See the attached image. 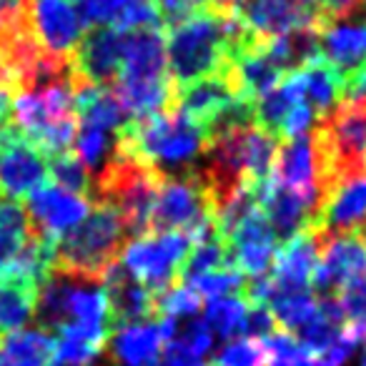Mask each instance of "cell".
I'll use <instances>...</instances> for the list:
<instances>
[{
  "mask_svg": "<svg viewBox=\"0 0 366 366\" xmlns=\"http://www.w3.org/2000/svg\"><path fill=\"white\" fill-rule=\"evenodd\" d=\"M226 244L231 251V264L239 269L246 279H256V276H266L274 266L276 251H279V241H276L271 224L261 206H256L229 236Z\"/></svg>",
  "mask_w": 366,
  "mask_h": 366,
  "instance_id": "cell-14",
  "label": "cell"
},
{
  "mask_svg": "<svg viewBox=\"0 0 366 366\" xmlns=\"http://www.w3.org/2000/svg\"><path fill=\"white\" fill-rule=\"evenodd\" d=\"M256 199H259L261 211L269 219L271 231H274L279 246H284L286 241H291L301 231L309 229L311 216H314L311 214V206L299 194L279 186L274 181V176H271V181H266L264 186L256 189Z\"/></svg>",
  "mask_w": 366,
  "mask_h": 366,
  "instance_id": "cell-20",
  "label": "cell"
},
{
  "mask_svg": "<svg viewBox=\"0 0 366 366\" xmlns=\"http://www.w3.org/2000/svg\"><path fill=\"white\" fill-rule=\"evenodd\" d=\"M316 294L311 289L301 291H276L271 284V296L266 301V309L271 311L279 329L284 331H299L316 311Z\"/></svg>",
  "mask_w": 366,
  "mask_h": 366,
  "instance_id": "cell-27",
  "label": "cell"
},
{
  "mask_svg": "<svg viewBox=\"0 0 366 366\" xmlns=\"http://www.w3.org/2000/svg\"><path fill=\"white\" fill-rule=\"evenodd\" d=\"M366 274V246L359 236H336L321 244L319 264L311 276L316 296H336L349 281Z\"/></svg>",
  "mask_w": 366,
  "mask_h": 366,
  "instance_id": "cell-15",
  "label": "cell"
},
{
  "mask_svg": "<svg viewBox=\"0 0 366 366\" xmlns=\"http://www.w3.org/2000/svg\"><path fill=\"white\" fill-rule=\"evenodd\" d=\"M276 329H279V324L274 321V316H271V311L266 306H249L244 329V334H249V339H266Z\"/></svg>",
  "mask_w": 366,
  "mask_h": 366,
  "instance_id": "cell-39",
  "label": "cell"
},
{
  "mask_svg": "<svg viewBox=\"0 0 366 366\" xmlns=\"http://www.w3.org/2000/svg\"><path fill=\"white\" fill-rule=\"evenodd\" d=\"M48 178V158L18 128L0 133V199H28Z\"/></svg>",
  "mask_w": 366,
  "mask_h": 366,
  "instance_id": "cell-12",
  "label": "cell"
},
{
  "mask_svg": "<svg viewBox=\"0 0 366 366\" xmlns=\"http://www.w3.org/2000/svg\"><path fill=\"white\" fill-rule=\"evenodd\" d=\"M83 26H113L128 0H76Z\"/></svg>",
  "mask_w": 366,
  "mask_h": 366,
  "instance_id": "cell-36",
  "label": "cell"
},
{
  "mask_svg": "<svg viewBox=\"0 0 366 366\" xmlns=\"http://www.w3.org/2000/svg\"><path fill=\"white\" fill-rule=\"evenodd\" d=\"M359 366H366V349H364V354H361V359H359Z\"/></svg>",
  "mask_w": 366,
  "mask_h": 366,
  "instance_id": "cell-43",
  "label": "cell"
},
{
  "mask_svg": "<svg viewBox=\"0 0 366 366\" xmlns=\"http://www.w3.org/2000/svg\"><path fill=\"white\" fill-rule=\"evenodd\" d=\"M176 334V321L158 319L146 324L123 326L106 346L113 366H158L163 344Z\"/></svg>",
  "mask_w": 366,
  "mask_h": 366,
  "instance_id": "cell-17",
  "label": "cell"
},
{
  "mask_svg": "<svg viewBox=\"0 0 366 366\" xmlns=\"http://www.w3.org/2000/svg\"><path fill=\"white\" fill-rule=\"evenodd\" d=\"M219 0H156L158 13L163 18V26H176V23L186 21L194 13H201L206 8H214Z\"/></svg>",
  "mask_w": 366,
  "mask_h": 366,
  "instance_id": "cell-38",
  "label": "cell"
},
{
  "mask_svg": "<svg viewBox=\"0 0 366 366\" xmlns=\"http://www.w3.org/2000/svg\"><path fill=\"white\" fill-rule=\"evenodd\" d=\"M361 241H364V246H366V236H361Z\"/></svg>",
  "mask_w": 366,
  "mask_h": 366,
  "instance_id": "cell-44",
  "label": "cell"
},
{
  "mask_svg": "<svg viewBox=\"0 0 366 366\" xmlns=\"http://www.w3.org/2000/svg\"><path fill=\"white\" fill-rule=\"evenodd\" d=\"M296 81L301 88V98L304 103L316 113V118H324L334 111L344 98V78L324 61V58H314V61L304 63L296 68Z\"/></svg>",
  "mask_w": 366,
  "mask_h": 366,
  "instance_id": "cell-23",
  "label": "cell"
},
{
  "mask_svg": "<svg viewBox=\"0 0 366 366\" xmlns=\"http://www.w3.org/2000/svg\"><path fill=\"white\" fill-rule=\"evenodd\" d=\"M23 211H26L28 226L33 234L58 241L63 234H68L73 226H78L86 219L91 211V201L58 189L56 183H51V186L43 183L41 189H36L28 196Z\"/></svg>",
  "mask_w": 366,
  "mask_h": 366,
  "instance_id": "cell-13",
  "label": "cell"
},
{
  "mask_svg": "<svg viewBox=\"0 0 366 366\" xmlns=\"http://www.w3.org/2000/svg\"><path fill=\"white\" fill-rule=\"evenodd\" d=\"M128 241L131 234L121 214L108 204H93L86 219L56 241L53 269L103 281L108 269L118 264Z\"/></svg>",
  "mask_w": 366,
  "mask_h": 366,
  "instance_id": "cell-4",
  "label": "cell"
},
{
  "mask_svg": "<svg viewBox=\"0 0 366 366\" xmlns=\"http://www.w3.org/2000/svg\"><path fill=\"white\" fill-rule=\"evenodd\" d=\"M224 6L246 31L261 38L326 28L319 0H224Z\"/></svg>",
  "mask_w": 366,
  "mask_h": 366,
  "instance_id": "cell-8",
  "label": "cell"
},
{
  "mask_svg": "<svg viewBox=\"0 0 366 366\" xmlns=\"http://www.w3.org/2000/svg\"><path fill=\"white\" fill-rule=\"evenodd\" d=\"M26 23L38 48L56 58H71L86 28L71 0H26Z\"/></svg>",
  "mask_w": 366,
  "mask_h": 366,
  "instance_id": "cell-11",
  "label": "cell"
},
{
  "mask_svg": "<svg viewBox=\"0 0 366 366\" xmlns=\"http://www.w3.org/2000/svg\"><path fill=\"white\" fill-rule=\"evenodd\" d=\"M336 299H339L341 311H344V316H346V326L361 331L366 339V274L349 281V284L339 291Z\"/></svg>",
  "mask_w": 366,
  "mask_h": 366,
  "instance_id": "cell-35",
  "label": "cell"
},
{
  "mask_svg": "<svg viewBox=\"0 0 366 366\" xmlns=\"http://www.w3.org/2000/svg\"><path fill=\"white\" fill-rule=\"evenodd\" d=\"M346 329V316L341 311V304L336 296H319L316 301V311L299 331H294V339L314 354H326L334 346V341L344 334Z\"/></svg>",
  "mask_w": 366,
  "mask_h": 366,
  "instance_id": "cell-24",
  "label": "cell"
},
{
  "mask_svg": "<svg viewBox=\"0 0 366 366\" xmlns=\"http://www.w3.org/2000/svg\"><path fill=\"white\" fill-rule=\"evenodd\" d=\"M48 173L53 176L58 189L68 191V194H76L81 199L91 201V173L86 171L81 161H78L76 153H58V156L48 158Z\"/></svg>",
  "mask_w": 366,
  "mask_h": 366,
  "instance_id": "cell-31",
  "label": "cell"
},
{
  "mask_svg": "<svg viewBox=\"0 0 366 366\" xmlns=\"http://www.w3.org/2000/svg\"><path fill=\"white\" fill-rule=\"evenodd\" d=\"M116 143L123 151L146 161L163 178L189 176L206 148L201 128L176 111L133 118L116 133Z\"/></svg>",
  "mask_w": 366,
  "mask_h": 366,
  "instance_id": "cell-2",
  "label": "cell"
},
{
  "mask_svg": "<svg viewBox=\"0 0 366 366\" xmlns=\"http://www.w3.org/2000/svg\"><path fill=\"white\" fill-rule=\"evenodd\" d=\"M249 31L226 11L224 0L168 28L166 66L173 88L216 76Z\"/></svg>",
  "mask_w": 366,
  "mask_h": 366,
  "instance_id": "cell-1",
  "label": "cell"
},
{
  "mask_svg": "<svg viewBox=\"0 0 366 366\" xmlns=\"http://www.w3.org/2000/svg\"><path fill=\"white\" fill-rule=\"evenodd\" d=\"M73 101H76L78 121L86 123V126L118 133L123 126H128L133 121V116L126 111V106H123V101L113 88L78 83V86H73Z\"/></svg>",
  "mask_w": 366,
  "mask_h": 366,
  "instance_id": "cell-22",
  "label": "cell"
},
{
  "mask_svg": "<svg viewBox=\"0 0 366 366\" xmlns=\"http://www.w3.org/2000/svg\"><path fill=\"white\" fill-rule=\"evenodd\" d=\"M171 341V339H168ZM173 341H178L181 346H186L189 351H194L196 356H206L214 344V334L209 331L206 321L201 319H189L186 324H176V334H173Z\"/></svg>",
  "mask_w": 366,
  "mask_h": 366,
  "instance_id": "cell-37",
  "label": "cell"
},
{
  "mask_svg": "<svg viewBox=\"0 0 366 366\" xmlns=\"http://www.w3.org/2000/svg\"><path fill=\"white\" fill-rule=\"evenodd\" d=\"M156 311L158 319H171L181 324L183 319H194L201 311V296L194 286L178 281L168 291L156 296Z\"/></svg>",
  "mask_w": 366,
  "mask_h": 366,
  "instance_id": "cell-32",
  "label": "cell"
},
{
  "mask_svg": "<svg viewBox=\"0 0 366 366\" xmlns=\"http://www.w3.org/2000/svg\"><path fill=\"white\" fill-rule=\"evenodd\" d=\"M194 239L183 231H161L128 241L123 249V266L151 294H163L178 284V271L189 256Z\"/></svg>",
  "mask_w": 366,
  "mask_h": 366,
  "instance_id": "cell-6",
  "label": "cell"
},
{
  "mask_svg": "<svg viewBox=\"0 0 366 366\" xmlns=\"http://www.w3.org/2000/svg\"><path fill=\"white\" fill-rule=\"evenodd\" d=\"M236 101H241V98L231 91L229 81H226L221 73H216V76L196 81V83H191V86L173 88L171 111L181 113L186 121H191L204 133L206 128Z\"/></svg>",
  "mask_w": 366,
  "mask_h": 366,
  "instance_id": "cell-18",
  "label": "cell"
},
{
  "mask_svg": "<svg viewBox=\"0 0 366 366\" xmlns=\"http://www.w3.org/2000/svg\"><path fill=\"white\" fill-rule=\"evenodd\" d=\"M304 366H331L329 361H324V359H309Z\"/></svg>",
  "mask_w": 366,
  "mask_h": 366,
  "instance_id": "cell-42",
  "label": "cell"
},
{
  "mask_svg": "<svg viewBox=\"0 0 366 366\" xmlns=\"http://www.w3.org/2000/svg\"><path fill=\"white\" fill-rule=\"evenodd\" d=\"M38 301V284L18 276H0V339L33 319Z\"/></svg>",
  "mask_w": 366,
  "mask_h": 366,
  "instance_id": "cell-25",
  "label": "cell"
},
{
  "mask_svg": "<svg viewBox=\"0 0 366 366\" xmlns=\"http://www.w3.org/2000/svg\"><path fill=\"white\" fill-rule=\"evenodd\" d=\"M214 366H269V354L259 339L226 341L214 354Z\"/></svg>",
  "mask_w": 366,
  "mask_h": 366,
  "instance_id": "cell-33",
  "label": "cell"
},
{
  "mask_svg": "<svg viewBox=\"0 0 366 366\" xmlns=\"http://www.w3.org/2000/svg\"><path fill=\"white\" fill-rule=\"evenodd\" d=\"M211 224H214V209L196 168L189 176L163 178L151 214V234L183 231L196 239Z\"/></svg>",
  "mask_w": 366,
  "mask_h": 366,
  "instance_id": "cell-5",
  "label": "cell"
},
{
  "mask_svg": "<svg viewBox=\"0 0 366 366\" xmlns=\"http://www.w3.org/2000/svg\"><path fill=\"white\" fill-rule=\"evenodd\" d=\"M103 291L108 301V324L111 329H123V326L146 324V321H158L156 311V294L146 289L141 281L123 264H113L108 274L103 276Z\"/></svg>",
  "mask_w": 366,
  "mask_h": 366,
  "instance_id": "cell-16",
  "label": "cell"
},
{
  "mask_svg": "<svg viewBox=\"0 0 366 366\" xmlns=\"http://www.w3.org/2000/svg\"><path fill=\"white\" fill-rule=\"evenodd\" d=\"M366 98V61L351 76L344 78V98L341 101H359Z\"/></svg>",
  "mask_w": 366,
  "mask_h": 366,
  "instance_id": "cell-41",
  "label": "cell"
},
{
  "mask_svg": "<svg viewBox=\"0 0 366 366\" xmlns=\"http://www.w3.org/2000/svg\"><path fill=\"white\" fill-rule=\"evenodd\" d=\"M73 148H76L78 161H81L83 166H86V171L91 173V183H93V176L106 166L113 148H116V133H108V131H101V128L78 123V133H76V141H73Z\"/></svg>",
  "mask_w": 366,
  "mask_h": 366,
  "instance_id": "cell-30",
  "label": "cell"
},
{
  "mask_svg": "<svg viewBox=\"0 0 366 366\" xmlns=\"http://www.w3.org/2000/svg\"><path fill=\"white\" fill-rule=\"evenodd\" d=\"M309 231L319 244L336 236H366V166L344 171L331 181Z\"/></svg>",
  "mask_w": 366,
  "mask_h": 366,
  "instance_id": "cell-7",
  "label": "cell"
},
{
  "mask_svg": "<svg viewBox=\"0 0 366 366\" xmlns=\"http://www.w3.org/2000/svg\"><path fill=\"white\" fill-rule=\"evenodd\" d=\"M123 43H126V33L111 26H101L83 33L81 43L71 56V88L78 83L98 88L116 86L123 66Z\"/></svg>",
  "mask_w": 366,
  "mask_h": 366,
  "instance_id": "cell-10",
  "label": "cell"
},
{
  "mask_svg": "<svg viewBox=\"0 0 366 366\" xmlns=\"http://www.w3.org/2000/svg\"><path fill=\"white\" fill-rule=\"evenodd\" d=\"M161 366H206L204 356H196L194 351H189L186 346H181L178 341H166L161 351Z\"/></svg>",
  "mask_w": 366,
  "mask_h": 366,
  "instance_id": "cell-40",
  "label": "cell"
},
{
  "mask_svg": "<svg viewBox=\"0 0 366 366\" xmlns=\"http://www.w3.org/2000/svg\"><path fill=\"white\" fill-rule=\"evenodd\" d=\"M321 244L309 229L301 231L284 246L276 251L274 266H271L269 276L276 291H301L311 289V276L319 264Z\"/></svg>",
  "mask_w": 366,
  "mask_h": 366,
  "instance_id": "cell-19",
  "label": "cell"
},
{
  "mask_svg": "<svg viewBox=\"0 0 366 366\" xmlns=\"http://www.w3.org/2000/svg\"><path fill=\"white\" fill-rule=\"evenodd\" d=\"M113 91L133 118L171 111L173 83L166 66V41L161 31H128L123 43V66Z\"/></svg>",
  "mask_w": 366,
  "mask_h": 366,
  "instance_id": "cell-3",
  "label": "cell"
},
{
  "mask_svg": "<svg viewBox=\"0 0 366 366\" xmlns=\"http://www.w3.org/2000/svg\"><path fill=\"white\" fill-rule=\"evenodd\" d=\"M246 311L249 304L244 301V296H219V299H209L204 321L211 334H216L226 344V341L241 339L246 329Z\"/></svg>",
  "mask_w": 366,
  "mask_h": 366,
  "instance_id": "cell-28",
  "label": "cell"
},
{
  "mask_svg": "<svg viewBox=\"0 0 366 366\" xmlns=\"http://www.w3.org/2000/svg\"><path fill=\"white\" fill-rule=\"evenodd\" d=\"M189 286H194L199 291L201 299H219V296H236L244 291L246 286V276L241 274L234 266H226V269L211 271V274H204L199 279H194Z\"/></svg>",
  "mask_w": 366,
  "mask_h": 366,
  "instance_id": "cell-34",
  "label": "cell"
},
{
  "mask_svg": "<svg viewBox=\"0 0 366 366\" xmlns=\"http://www.w3.org/2000/svg\"><path fill=\"white\" fill-rule=\"evenodd\" d=\"M319 53L341 78L351 76L366 61V23H331L319 33Z\"/></svg>",
  "mask_w": 366,
  "mask_h": 366,
  "instance_id": "cell-21",
  "label": "cell"
},
{
  "mask_svg": "<svg viewBox=\"0 0 366 366\" xmlns=\"http://www.w3.org/2000/svg\"><path fill=\"white\" fill-rule=\"evenodd\" d=\"M28 239V216L16 201L0 199V276L21 254Z\"/></svg>",
  "mask_w": 366,
  "mask_h": 366,
  "instance_id": "cell-29",
  "label": "cell"
},
{
  "mask_svg": "<svg viewBox=\"0 0 366 366\" xmlns=\"http://www.w3.org/2000/svg\"><path fill=\"white\" fill-rule=\"evenodd\" d=\"M271 176L279 186L299 194L311 206V214H316L326 191V158L314 128L279 143Z\"/></svg>",
  "mask_w": 366,
  "mask_h": 366,
  "instance_id": "cell-9",
  "label": "cell"
},
{
  "mask_svg": "<svg viewBox=\"0 0 366 366\" xmlns=\"http://www.w3.org/2000/svg\"><path fill=\"white\" fill-rule=\"evenodd\" d=\"M56 354V339L41 329L13 331L0 339V356L6 366H48Z\"/></svg>",
  "mask_w": 366,
  "mask_h": 366,
  "instance_id": "cell-26",
  "label": "cell"
}]
</instances>
